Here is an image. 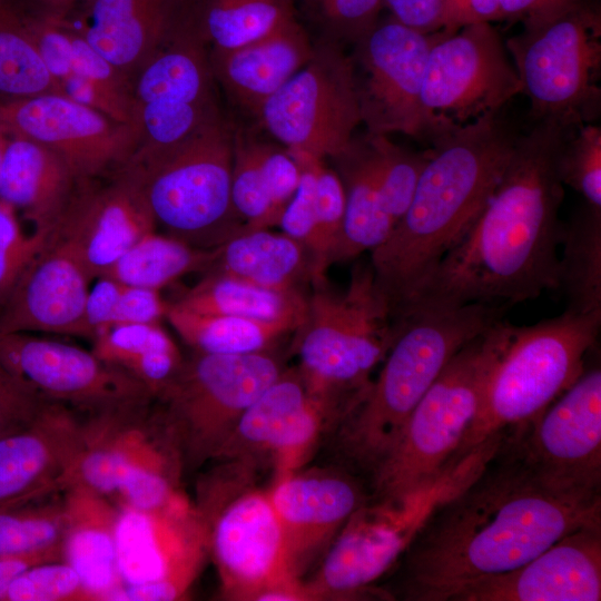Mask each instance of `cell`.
<instances>
[{
    "label": "cell",
    "mask_w": 601,
    "mask_h": 601,
    "mask_svg": "<svg viewBox=\"0 0 601 601\" xmlns=\"http://www.w3.org/2000/svg\"><path fill=\"white\" fill-rule=\"evenodd\" d=\"M171 341L159 323L120 324L100 332L95 337L92 352L100 359L126 371L147 352Z\"/></svg>",
    "instance_id": "cell-49"
},
{
    "label": "cell",
    "mask_w": 601,
    "mask_h": 601,
    "mask_svg": "<svg viewBox=\"0 0 601 601\" xmlns=\"http://www.w3.org/2000/svg\"><path fill=\"white\" fill-rule=\"evenodd\" d=\"M563 185L579 193L585 204L601 208V128L589 122L575 128L559 157Z\"/></svg>",
    "instance_id": "cell-45"
},
{
    "label": "cell",
    "mask_w": 601,
    "mask_h": 601,
    "mask_svg": "<svg viewBox=\"0 0 601 601\" xmlns=\"http://www.w3.org/2000/svg\"><path fill=\"white\" fill-rule=\"evenodd\" d=\"M314 175L317 250L313 282H316L326 278L327 268L335 263L343 230L345 194L338 174L326 166L325 159H316Z\"/></svg>",
    "instance_id": "cell-44"
},
{
    "label": "cell",
    "mask_w": 601,
    "mask_h": 601,
    "mask_svg": "<svg viewBox=\"0 0 601 601\" xmlns=\"http://www.w3.org/2000/svg\"><path fill=\"white\" fill-rule=\"evenodd\" d=\"M390 14L400 22L422 32L442 29V0H383Z\"/></svg>",
    "instance_id": "cell-55"
},
{
    "label": "cell",
    "mask_w": 601,
    "mask_h": 601,
    "mask_svg": "<svg viewBox=\"0 0 601 601\" xmlns=\"http://www.w3.org/2000/svg\"><path fill=\"white\" fill-rule=\"evenodd\" d=\"M63 561L72 566L93 601H107L122 587L117 566L119 509L109 499L79 485L65 487Z\"/></svg>",
    "instance_id": "cell-28"
},
{
    "label": "cell",
    "mask_w": 601,
    "mask_h": 601,
    "mask_svg": "<svg viewBox=\"0 0 601 601\" xmlns=\"http://www.w3.org/2000/svg\"><path fill=\"white\" fill-rule=\"evenodd\" d=\"M522 85L505 45L491 22L444 35L430 50L422 102L456 125L497 114Z\"/></svg>",
    "instance_id": "cell-17"
},
{
    "label": "cell",
    "mask_w": 601,
    "mask_h": 601,
    "mask_svg": "<svg viewBox=\"0 0 601 601\" xmlns=\"http://www.w3.org/2000/svg\"><path fill=\"white\" fill-rule=\"evenodd\" d=\"M206 45L189 0L175 32L134 77L135 107L154 101L217 105Z\"/></svg>",
    "instance_id": "cell-30"
},
{
    "label": "cell",
    "mask_w": 601,
    "mask_h": 601,
    "mask_svg": "<svg viewBox=\"0 0 601 601\" xmlns=\"http://www.w3.org/2000/svg\"><path fill=\"white\" fill-rule=\"evenodd\" d=\"M0 124L11 136L60 156L78 183L122 168L138 145L135 125L118 121L63 93L0 100Z\"/></svg>",
    "instance_id": "cell-19"
},
{
    "label": "cell",
    "mask_w": 601,
    "mask_h": 601,
    "mask_svg": "<svg viewBox=\"0 0 601 601\" xmlns=\"http://www.w3.org/2000/svg\"><path fill=\"white\" fill-rule=\"evenodd\" d=\"M262 127L286 149L334 158L362 122L349 56L322 40L311 59L260 108Z\"/></svg>",
    "instance_id": "cell-14"
},
{
    "label": "cell",
    "mask_w": 601,
    "mask_h": 601,
    "mask_svg": "<svg viewBox=\"0 0 601 601\" xmlns=\"http://www.w3.org/2000/svg\"><path fill=\"white\" fill-rule=\"evenodd\" d=\"M210 493V492H209ZM199 496L195 505L207 531L223 595L239 601L309 600L288 565L269 491Z\"/></svg>",
    "instance_id": "cell-12"
},
{
    "label": "cell",
    "mask_w": 601,
    "mask_h": 601,
    "mask_svg": "<svg viewBox=\"0 0 601 601\" xmlns=\"http://www.w3.org/2000/svg\"><path fill=\"white\" fill-rule=\"evenodd\" d=\"M82 446L60 479L62 487L83 486L118 508L151 510L183 493L177 459L156 417L152 402L83 416Z\"/></svg>",
    "instance_id": "cell-10"
},
{
    "label": "cell",
    "mask_w": 601,
    "mask_h": 601,
    "mask_svg": "<svg viewBox=\"0 0 601 601\" xmlns=\"http://www.w3.org/2000/svg\"><path fill=\"white\" fill-rule=\"evenodd\" d=\"M51 235L37 230L24 233L14 209L0 200V308Z\"/></svg>",
    "instance_id": "cell-48"
},
{
    "label": "cell",
    "mask_w": 601,
    "mask_h": 601,
    "mask_svg": "<svg viewBox=\"0 0 601 601\" xmlns=\"http://www.w3.org/2000/svg\"><path fill=\"white\" fill-rule=\"evenodd\" d=\"M518 137L497 112L459 125L432 145L407 210L370 253L374 285L392 319L472 227Z\"/></svg>",
    "instance_id": "cell-3"
},
{
    "label": "cell",
    "mask_w": 601,
    "mask_h": 601,
    "mask_svg": "<svg viewBox=\"0 0 601 601\" xmlns=\"http://www.w3.org/2000/svg\"><path fill=\"white\" fill-rule=\"evenodd\" d=\"M0 358L48 400L83 416L147 404L148 388L93 352L26 333H0Z\"/></svg>",
    "instance_id": "cell-20"
},
{
    "label": "cell",
    "mask_w": 601,
    "mask_h": 601,
    "mask_svg": "<svg viewBox=\"0 0 601 601\" xmlns=\"http://www.w3.org/2000/svg\"><path fill=\"white\" fill-rule=\"evenodd\" d=\"M207 273L231 276L247 283L287 293L307 294L314 280L307 249L269 229H249L214 248Z\"/></svg>",
    "instance_id": "cell-31"
},
{
    "label": "cell",
    "mask_w": 601,
    "mask_h": 601,
    "mask_svg": "<svg viewBox=\"0 0 601 601\" xmlns=\"http://www.w3.org/2000/svg\"><path fill=\"white\" fill-rule=\"evenodd\" d=\"M78 185L52 236L76 256L91 280L155 231L156 225L139 190L124 174L102 187Z\"/></svg>",
    "instance_id": "cell-22"
},
{
    "label": "cell",
    "mask_w": 601,
    "mask_h": 601,
    "mask_svg": "<svg viewBox=\"0 0 601 601\" xmlns=\"http://www.w3.org/2000/svg\"><path fill=\"white\" fill-rule=\"evenodd\" d=\"M233 140L219 116L177 145L129 160L120 173L139 190L156 227L213 249L246 230L231 200Z\"/></svg>",
    "instance_id": "cell-8"
},
{
    "label": "cell",
    "mask_w": 601,
    "mask_h": 601,
    "mask_svg": "<svg viewBox=\"0 0 601 601\" xmlns=\"http://www.w3.org/2000/svg\"><path fill=\"white\" fill-rule=\"evenodd\" d=\"M268 352L198 353L154 397V411L181 475L216 460L246 408L283 373Z\"/></svg>",
    "instance_id": "cell-9"
},
{
    "label": "cell",
    "mask_w": 601,
    "mask_h": 601,
    "mask_svg": "<svg viewBox=\"0 0 601 601\" xmlns=\"http://www.w3.org/2000/svg\"><path fill=\"white\" fill-rule=\"evenodd\" d=\"M9 139H10V134L0 124V169H1L3 156L6 152V148H7Z\"/></svg>",
    "instance_id": "cell-59"
},
{
    "label": "cell",
    "mask_w": 601,
    "mask_h": 601,
    "mask_svg": "<svg viewBox=\"0 0 601 601\" xmlns=\"http://www.w3.org/2000/svg\"><path fill=\"white\" fill-rule=\"evenodd\" d=\"M166 318L196 352L219 355L268 352L283 336L294 334L300 326L294 321L201 315L174 304H169Z\"/></svg>",
    "instance_id": "cell-35"
},
{
    "label": "cell",
    "mask_w": 601,
    "mask_h": 601,
    "mask_svg": "<svg viewBox=\"0 0 601 601\" xmlns=\"http://www.w3.org/2000/svg\"><path fill=\"white\" fill-rule=\"evenodd\" d=\"M78 3L79 0H35L36 11L33 13L49 20L62 21L68 18Z\"/></svg>",
    "instance_id": "cell-58"
},
{
    "label": "cell",
    "mask_w": 601,
    "mask_h": 601,
    "mask_svg": "<svg viewBox=\"0 0 601 601\" xmlns=\"http://www.w3.org/2000/svg\"><path fill=\"white\" fill-rule=\"evenodd\" d=\"M89 283L80 262L51 235L0 308V333L87 337L85 306Z\"/></svg>",
    "instance_id": "cell-24"
},
{
    "label": "cell",
    "mask_w": 601,
    "mask_h": 601,
    "mask_svg": "<svg viewBox=\"0 0 601 601\" xmlns=\"http://www.w3.org/2000/svg\"><path fill=\"white\" fill-rule=\"evenodd\" d=\"M314 45L297 18L237 48L210 49L214 79L239 108L257 117L262 106L311 59Z\"/></svg>",
    "instance_id": "cell-27"
},
{
    "label": "cell",
    "mask_w": 601,
    "mask_h": 601,
    "mask_svg": "<svg viewBox=\"0 0 601 601\" xmlns=\"http://www.w3.org/2000/svg\"><path fill=\"white\" fill-rule=\"evenodd\" d=\"M117 566L134 601L183 599L208 552L206 526L185 495L168 505L118 508Z\"/></svg>",
    "instance_id": "cell-16"
},
{
    "label": "cell",
    "mask_w": 601,
    "mask_h": 601,
    "mask_svg": "<svg viewBox=\"0 0 601 601\" xmlns=\"http://www.w3.org/2000/svg\"><path fill=\"white\" fill-rule=\"evenodd\" d=\"M505 48L535 120L589 124L600 110L601 10L579 0L564 12L522 31Z\"/></svg>",
    "instance_id": "cell-11"
},
{
    "label": "cell",
    "mask_w": 601,
    "mask_h": 601,
    "mask_svg": "<svg viewBox=\"0 0 601 601\" xmlns=\"http://www.w3.org/2000/svg\"><path fill=\"white\" fill-rule=\"evenodd\" d=\"M467 471L462 463L433 489L407 501H376L358 508L329 545L317 574L305 583L309 600L363 593L401 559L434 505Z\"/></svg>",
    "instance_id": "cell-15"
},
{
    "label": "cell",
    "mask_w": 601,
    "mask_h": 601,
    "mask_svg": "<svg viewBox=\"0 0 601 601\" xmlns=\"http://www.w3.org/2000/svg\"><path fill=\"white\" fill-rule=\"evenodd\" d=\"M63 491L56 485L0 509V558L62 552Z\"/></svg>",
    "instance_id": "cell-40"
},
{
    "label": "cell",
    "mask_w": 601,
    "mask_h": 601,
    "mask_svg": "<svg viewBox=\"0 0 601 601\" xmlns=\"http://www.w3.org/2000/svg\"><path fill=\"white\" fill-rule=\"evenodd\" d=\"M6 1H9V0H0V3H1V2H6Z\"/></svg>",
    "instance_id": "cell-61"
},
{
    "label": "cell",
    "mask_w": 601,
    "mask_h": 601,
    "mask_svg": "<svg viewBox=\"0 0 601 601\" xmlns=\"http://www.w3.org/2000/svg\"><path fill=\"white\" fill-rule=\"evenodd\" d=\"M59 92L61 88L41 59L26 14L0 3V96L17 99Z\"/></svg>",
    "instance_id": "cell-41"
},
{
    "label": "cell",
    "mask_w": 601,
    "mask_h": 601,
    "mask_svg": "<svg viewBox=\"0 0 601 601\" xmlns=\"http://www.w3.org/2000/svg\"><path fill=\"white\" fill-rule=\"evenodd\" d=\"M83 435V417L50 400L32 424L0 437V509L61 486Z\"/></svg>",
    "instance_id": "cell-25"
},
{
    "label": "cell",
    "mask_w": 601,
    "mask_h": 601,
    "mask_svg": "<svg viewBox=\"0 0 601 601\" xmlns=\"http://www.w3.org/2000/svg\"><path fill=\"white\" fill-rule=\"evenodd\" d=\"M122 285L107 277H98V282L88 292L85 306V327L87 337L95 338L100 332L112 325L115 312Z\"/></svg>",
    "instance_id": "cell-53"
},
{
    "label": "cell",
    "mask_w": 601,
    "mask_h": 601,
    "mask_svg": "<svg viewBox=\"0 0 601 601\" xmlns=\"http://www.w3.org/2000/svg\"><path fill=\"white\" fill-rule=\"evenodd\" d=\"M383 206L394 226L407 210L430 149L421 152L405 149L385 135L366 132Z\"/></svg>",
    "instance_id": "cell-43"
},
{
    "label": "cell",
    "mask_w": 601,
    "mask_h": 601,
    "mask_svg": "<svg viewBox=\"0 0 601 601\" xmlns=\"http://www.w3.org/2000/svg\"><path fill=\"white\" fill-rule=\"evenodd\" d=\"M559 287L569 309L601 313V208L585 204L562 224Z\"/></svg>",
    "instance_id": "cell-36"
},
{
    "label": "cell",
    "mask_w": 601,
    "mask_h": 601,
    "mask_svg": "<svg viewBox=\"0 0 601 601\" xmlns=\"http://www.w3.org/2000/svg\"><path fill=\"white\" fill-rule=\"evenodd\" d=\"M213 249L151 231L132 245L102 275L121 285L159 290L190 272H206Z\"/></svg>",
    "instance_id": "cell-38"
},
{
    "label": "cell",
    "mask_w": 601,
    "mask_h": 601,
    "mask_svg": "<svg viewBox=\"0 0 601 601\" xmlns=\"http://www.w3.org/2000/svg\"><path fill=\"white\" fill-rule=\"evenodd\" d=\"M269 492L287 562L298 579L364 505L359 485L338 472H295L276 480Z\"/></svg>",
    "instance_id": "cell-23"
},
{
    "label": "cell",
    "mask_w": 601,
    "mask_h": 601,
    "mask_svg": "<svg viewBox=\"0 0 601 601\" xmlns=\"http://www.w3.org/2000/svg\"><path fill=\"white\" fill-rule=\"evenodd\" d=\"M442 31L452 35L479 22L502 20L499 0H442Z\"/></svg>",
    "instance_id": "cell-54"
},
{
    "label": "cell",
    "mask_w": 601,
    "mask_h": 601,
    "mask_svg": "<svg viewBox=\"0 0 601 601\" xmlns=\"http://www.w3.org/2000/svg\"><path fill=\"white\" fill-rule=\"evenodd\" d=\"M598 523L601 497L550 486L511 432L434 505L403 553L402 595L450 601L465 585L512 571Z\"/></svg>",
    "instance_id": "cell-1"
},
{
    "label": "cell",
    "mask_w": 601,
    "mask_h": 601,
    "mask_svg": "<svg viewBox=\"0 0 601 601\" xmlns=\"http://www.w3.org/2000/svg\"><path fill=\"white\" fill-rule=\"evenodd\" d=\"M307 294L273 290L231 276L207 273L203 280L174 305L201 315L294 321L302 324Z\"/></svg>",
    "instance_id": "cell-33"
},
{
    "label": "cell",
    "mask_w": 601,
    "mask_h": 601,
    "mask_svg": "<svg viewBox=\"0 0 601 601\" xmlns=\"http://www.w3.org/2000/svg\"><path fill=\"white\" fill-rule=\"evenodd\" d=\"M396 334L370 264L354 269L344 292L331 289L326 278L316 280L294 333L297 370L309 392L346 416L364 400L371 373L385 358Z\"/></svg>",
    "instance_id": "cell-6"
},
{
    "label": "cell",
    "mask_w": 601,
    "mask_h": 601,
    "mask_svg": "<svg viewBox=\"0 0 601 601\" xmlns=\"http://www.w3.org/2000/svg\"><path fill=\"white\" fill-rule=\"evenodd\" d=\"M311 392L298 370L283 372L242 414L216 460L252 462L269 450Z\"/></svg>",
    "instance_id": "cell-34"
},
{
    "label": "cell",
    "mask_w": 601,
    "mask_h": 601,
    "mask_svg": "<svg viewBox=\"0 0 601 601\" xmlns=\"http://www.w3.org/2000/svg\"><path fill=\"white\" fill-rule=\"evenodd\" d=\"M189 0H93L73 28L111 65L134 79L175 32Z\"/></svg>",
    "instance_id": "cell-26"
},
{
    "label": "cell",
    "mask_w": 601,
    "mask_h": 601,
    "mask_svg": "<svg viewBox=\"0 0 601 601\" xmlns=\"http://www.w3.org/2000/svg\"><path fill=\"white\" fill-rule=\"evenodd\" d=\"M168 307L169 304L160 298L158 290L122 285L111 326L156 324L166 317Z\"/></svg>",
    "instance_id": "cell-52"
},
{
    "label": "cell",
    "mask_w": 601,
    "mask_h": 601,
    "mask_svg": "<svg viewBox=\"0 0 601 601\" xmlns=\"http://www.w3.org/2000/svg\"><path fill=\"white\" fill-rule=\"evenodd\" d=\"M61 560H63L62 552H42L0 558V601L10 583L23 571L40 563Z\"/></svg>",
    "instance_id": "cell-57"
},
{
    "label": "cell",
    "mask_w": 601,
    "mask_h": 601,
    "mask_svg": "<svg viewBox=\"0 0 601 601\" xmlns=\"http://www.w3.org/2000/svg\"><path fill=\"white\" fill-rule=\"evenodd\" d=\"M506 306L471 303L415 308L396 323L383 367L339 424L341 449L373 471L392 450L413 408L454 355L502 319Z\"/></svg>",
    "instance_id": "cell-4"
},
{
    "label": "cell",
    "mask_w": 601,
    "mask_h": 601,
    "mask_svg": "<svg viewBox=\"0 0 601 601\" xmlns=\"http://www.w3.org/2000/svg\"><path fill=\"white\" fill-rule=\"evenodd\" d=\"M308 16L321 27L324 39L355 43L380 18L383 0H304Z\"/></svg>",
    "instance_id": "cell-47"
},
{
    "label": "cell",
    "mask_w": 601,
    "mask_h": 601,
    "mask_svg": "<svg viewBox=\"0 0 601 601\" xmlns=\"http://www.w3.org/2000/svg\"><path fill=\"white\" fill-rule=\"evenodd\" d=\"M260 140L234 130L231 200L246 230L278 226L276 210L260 161Z\"/></svg>",
    "instance_id": "cell-42"
},
{
    "label": "cell",
    "mask_w": 601,
    "mask_h": 601,
    "mask_svg": "<svg viewBox=\"0 0 601 601\" xmlns=\"http://www.w3.org/2000/svg\"><path fill=\"white\" fill-rule=\"evenodd\" d=\"M443 35L418 31L390 14L354 43L349 58L367 132L403 134L433 145L459 126L422 102L426 60Z\"/></svg>",
    "instance_id": "cell-13"
},
{
    "label": "cell",
    "mask_w": 601,
    "mask_h": 601,
    "mask_svg": "<svg viewBox=\"0 0 601 601\" xmlns=\"http://www.w3.org/2000/svg\"><path fill=\"white\" fill-rule=\"evenodd\" d=\"M600 327L601 313L569 308L532 325H513L453 464L491 437L528 425L565 392L584 372Z\"/></svg>",
    "instance_id": "cell-7"
},
{
    "label": "cell",
    "mask_w": 601,
    "mask_h": 601,
    "mask_svg": "<svg viewBox=\"0 0 601 601\" xmlns=\"http://www.w3.org/2000/svg\"><path fill=\"white\" fill-rule=\"evenodd\" d=\"M198 31L211 49L260 39L296 19L294 0H190Z\"/></svg>",
    "instance_id": "cell-37"
},
{
    "label": "cell",
    "mask_w": 601,
    "mask_h": 601,
    "mask_svg": "<svg viewBox=\"0 0 601 601\" xmlns=\"http://www.w3.org/2000/svg\"><path fill=\"white\" fill-rule=\"evenodd\" d=\"M514 433L525 460L550 486L600 496V367L584 370L536 418Z\"/></svg>",
    "instance_id": "cell-18"
},
{
    "label": "cell",
    "mask_w": 601,
    "mask_h": 601,
    "mask_svg": "<svg viewBox=\"0 0 601 601\" xmlns=\"http://www.w3.org/2000/svg\"><path fill=\"white\" fill-rule=\"evenodd\" d=\"M77 184L56 152L10 135L0 169V200L20 209L35 230L53 233Z\"/></svg>",
    "instance_id": "cell-29"
},
{
    "label": "cell",
    "mask_w": 601,
    "mask_h": 601,
    "mask_svg": "<svg viewBox=\"0 0 601 601\" xmlns=\"http://www.w3.org/2000/svg\"><path fill=\"white\" fill-rule=\"evenodd\" d=\"M49 401L0 358V437L28 427Z\"/></svg>",
    "instance_id": "cell-50"
},
{
    "label": "cell",
    "mask_w": 601,
    "mask_h": 601,
    "mask_svg": "<svg viewBox=\"0 0 601 601\" xmlns=\"http://www.w3.org/2000/svg\"><path fill=\"white\" fill-rule=\"evenodd\" d=\"M512 326L500 319L464 345L425 392L392 450L372 471L377 501L418 496L456 466L454 457Z\"/></svg>",
    "instance_id": "cell-5"
},
{
    "label": "cell",
    "mask_w": 601,
    "mask_h": 601,
    "mask_svg": "<svg viewBox=\"0 0 601 601\" xmlns=\"http://www.w3.org/2000/svg\"><path fill=\"white\" fill-rule=\"evenodd\" d=\"M26 20L41 59L60 86L72 69L73 47L70 28L62 21L49 20L35 13L26 14Z\"/></svg>",
    "instance_id": "cell-51"
},
{
    "label": "cell",
    "mask_w": 601,
    "mask_h": 601,
    "mask_svg": "<svg viewBox=\"0 0 601 601\" xmlns=\"http://www.w3.org/2000/svg\"><path fill=\"white\" fill-rule=\"evenodd\" d=\"M578 127L546 118L518 137L479 217L400 317L421 307H509L558 289L564 195L558 165L565 140Z\"/></svg>",
    "instance_id": "cell-2"
},
{
    "label": "cell",
    "mask_w": 601,
    "mask_h": 601,
    "mask_svg": "<svg viewBox=\"0 0 601 601\" xmlns=\"http://www.w3.org/2000/svg\"><path fill=\"white\" fill-rule=\"evenodd\" d=\"M1 601H93L78 573L66 561L33 565L19 574Z\"/></svg>",
    "instance_id": "cell-46"
},
{
    "label": "cell",
    "mask_w": 601,
    "mask_h": 601,
    "mask_svg": "<svg viewBox=\"0 0 601 601\" xmlns=\"http://www.w3.org/2000/svg\"><path fill=\"white\" fill-rule=\"evenodd\" d=\"M332 160L345 194L343 230L335 256V263H339L376 249L387 239L394 223L383 206L366 135L354 136Z\"/></svg>",
    "instance_id": "cell-32"
},
{
    "label": "cell",
    "mask_w": 601,
    "mask_h": 601,
    "mask_svg": "<svg viewBox=\"0 0 601 601\" xmlns=\"http://www.w3.org/2000/svg\"><path fill=\"white\" fill-rule=\"evenodd\" d=\"M62 22L71 30L73 47L71 73L60 82L62 93L118 121L135 125L131 79Z\"/></svg>",
    "instance_id": "cell-39"
},
{
    "label": "cell",
    "mask_w": 601,
    "mask_h": 601,
    "mask_svg": "<svg viewBox=\"0 0 601 601\" xmlns=\"http://www.w3.org/2000/svg\"><path fill=\"white\" fill-rule=\"evenodd\" d=\"M93 0H79V3L82 4V7L85 8L86 6H88L90 2H92Z\"/></svg>",
    "instance_id": "cell-60"
},
{
    "label": "cell",
    "mask_w": 601,
    "mask_h": 601,
    "mask_svg": "<svg viewBox=\"0 0 601 601\" xmlns=\"http://www.w3.org/2000/svg\"><path fill=\"white\" fill-rule=\"evenodd\" d=\"M579 0H499L502 20L520 21L523 27L543 23L564 12Z\"/></svg>",
    "instance_id": "cell-56"
},
{
    "label": "cell",
    "mask_w": 601,
    "mask_h": 601,
    "mask_svg": "<svg viewBox=\"0 0 601 601\" xmlns=\"http://www.w3.org/2000/svg\"><path fill=\"white\" fill-rule=\"evenodd\" d=\"M601 523L570 532L519 568L470 583L450 601H600Z\"/></svg>",
    "instance_id": "cell-21"
}]
</instances>
